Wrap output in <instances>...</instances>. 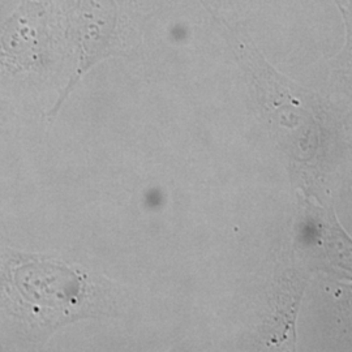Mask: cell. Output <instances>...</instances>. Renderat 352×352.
Returning a JSON list of instances; mask_svg holds the SVG:
<instances>
[{"mask_svg":"<svg viewBox=\"0 0 352 352\" xmlns=\"http://www.w3.org/2000/svg\"><path fill=\"white\" fill-rule=\"evenodd\" d=\"M340 11L344 16L346 24V47L352 56V0L346 3L343 7H340Z\"/></svg>","mask_w":352,"mask_h":352,"instance_id":"3","label":"cell"},{"mask_svg":"<svg viewBox=\"0 0 352 352\" xmlns=\"http://www.w3.org/2000/svg\"><path fill=\"white\" fill-rule=\"evenodd\" d=\"M42 8L34 0H25L19 12L8 20L1 34V46L16 62L29 63L34 59L43 34Z\"/></svg>","mask_w":352,"mask_h":352,"instance_id":"2","label":"cell"},{"mask_svg":"<svg viewBox=\"0 0 352 352\" xmlns=\"http://www.w3.org/2000/svg\"><path fill=\"white\" fill-rule=\"evenodd\" d=\"M115 29V10L110 0H85L77 20V33L80 45V56L75 72L71 76L59 100L51 109L49 116L55 118L60 111L64 101L75 89L82 75L89 68L106 55L111 45Z\"/></svg>","mask_w":352,"mask_h":352,"instance_id":"1","label":"cell"}]
</instances>
